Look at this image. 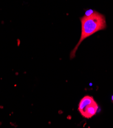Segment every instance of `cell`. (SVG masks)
Segmentation results:
<instances>
[{"mask_svg":"<svg viewBox=\"0 0 113 128\" xmlns=\"http://www.w3.org/2000/svg\"><path fill=\"white\" fill-rule=\"evenodd\" d=\"M112 101L113 102V96H112Z\"/></svg>","mask_w":113,"mask_h":128,"instance_id":"cell-4","label":"cell"},{"mask_svg":"<svg viewBox=\"0 0 113 128\" xmlns=\"http://www.w3.org/2000/svg\"><path fill=\"white\" fill-rule=\"evenodd\" d=\"M95 12H96L95 11H94L92 9L88 10L87 11H86L84 16H92V14H93Z\"/></svg>","mask_w":113,"mask_h":128,"instance_id":"cell-3","label":"cell"},{"mask_svg":"<svg viewBox=\"0 0 113 128\" xmlns=\"http://www.w3.org/2000/svg\"><path fill=\"white\" fill-rule=\"evenodd\" d=\"M98 105L93 98L90 96H85L80 101L78 110L82 116L86 118H90L96 113Z\"/></svg>","mask_w":113,"mask_h":128,"instance_id":"cell-2","label":"cell"},{"mask_svg":"<svg viewBox=\"0 0 113 128\" xmlns=\"http://www.w3.org/2000/svg\"><path fill=\"white\" fill-rule=\"evenodd\" d=\"M81 22L82 24L81 36L79 42L71 51V59L74 58L79 46L84 40L97 31L104 30L106 28L105 17L96 11L90 16H84L81 18Z\"/></svg>","mask_w":113,"mask_h":128,"instance_id":"cell-1","label":"cell"}]
</instances>
